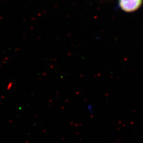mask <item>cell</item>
Wrapping results in <instances>:
<instances>
[{
  "label": "cell",
  "mask_w": 143,
  "mask_h": 143,
  "mask_svg": "<svg viewBox=\"0 0 143 143\" xmlns=\"http://www.w3.org/2000/svg\"><path fill=\"white\" fill-rule=\"evenodd\" d=\"M143 0H120L119 4L121 9L127 12L138 9L142 3Z\"/></svg>",
  "instance_id": "obj_1"
}]
</instances>
